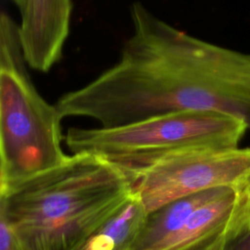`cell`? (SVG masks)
<instances>
[{"instance_id":"6da1fadb","label":"cell","mask_w":250,"mask_h":250,"mask_svg":"<svg viewBox=\"0 0 250 250\" xmlns=\"http://www.w3.org/2000/svg\"><path fill=\"white\" fill-rule=\"evenodd\" d=\"M132 33L116 62L56 105L62 117L115 127L188 110L244 120L250 130V55L197 38L136 1Z\"/></svg>"},{"instance_id":"7a4b0ae2","label":"cell","mask_w":250,"mask_h":250,"mask_svg":"<svg viewBox=\"0 0 250 250\" xmlns=\"http://www.w3.org/2000/svg\"><path fill=\"white\" fill-rule=\"evenodd\" d=\"M134 183V175L114 162L72 153L0 191V218L23 250H73L133 194Z\"/></svg>"},{"instance_id":"3957f363","label":"cell","mask_w":250,"mask_h":250,"mask_svg":"<svg viewBox=\"0 0 250 250\" xmlns=\"http://www.w3.org/2000/svg\"><path fill=\"white\" fill-rule=\"evenodd\" d=\"M19 33V24L0 17V191L63 163L61 121L56 104L35 88Z\"/></svg>"},{"instance_id":"277c9868","label":"cell","mask_w":250,"mask_h":250,"mask_svg":"<svg viewBox=\"0 0 250 250\" xmlns=\"http://www.w3.org/2000/svg\"><path fill=\"white\" fill-rule=\"evenodd\" d=\"M247 123L213 110L157 115L115 127L68 128L64 143L72 153H88L135 174L153 161L184 149L238 147Z\"/></svg>"},{"instance_id":"5b68a950","label":"cell","mask_w":250,"mask_h":250,"mask_svg":"<svg viewBox=\"0 0 250 250\" xmlns=\"http://www.w3.org/2000/svg\"><path fill=\"white\" fill-rule=\"evenodd\" d=\"M249 172L250 147L184 149L138 171L133 192L148 213L193 193L235 186Z\"/></svg>"},{"instance_id":"8992f818","label":"cell","mask_w":250,"mask_h":250,"mask_svg":"<svg viewBox=\"0 0 250 250\" xmlns=\"http://www.w3.org/2000/svg\"><path fill=\"white\" fill-rule=\"evenodd\" d=\"M20 39L29 67L49 71L62 58L68 37L71 0H23Z\"/></svg>"},{"instance_id":"52a82bcc","label":"cell","mask_w":250,"mask_h":250,"mask_svg":"<svg viewBox=\"0 0 250 250\" xmlns=\"http://www.w3.org/2000/svg\"><path fill=\"white\" fill-rule=\"evenodd\" d=\"M219 188L173 200L146 213L129 250H166L190 213Z\"/></svg>"},{"instance_id":"ba28073f","label":"cell","mask_w":250,"mask_h":250,"mask_svg":"<svg viewBox=\"0 0 250 250\" xmlns=\"http://www.w3.org/2000/svg\"><path fill=\"white\" fill-rule=\"evenodd\" d=\"M146 211L133 194L73 250H129Z\"/></svg>"},{"instance_id":"9c48e42d","label":"cell","mask_w":250,"mask_h":250,"mask_svg":"<svg viewBox=\"0 0 250 250\" xmlns=\"http://www.w3.org/2000/svg\"><path fill=\"white\" fill-rule=\"evenodd\" d=\"M235 187L240 197L239 211L225 237L222 250H250V172Z\"/></svg>"},{"instance_id":"30bf717a","label":"cell","mask_w":250,"mask_h":250,"mask_svg":"<svg viewBox=\"0 0 250 250\" xmlns=\"http://www.w3.org/2000/svg\"><path fill=\"white\" fill-rule=\"evenodd\" d=\"M0 250H23L6 221L2 218H0Z\"/></svg>"},{"instance_id":"8fae6325","label":"cell","mask_w":250,"mask_h":250,"mask_svg":"<svg viewBox=\"0 0 250 250\" xmlns=\"http://www.w3.org/2000/svg\"><path fill=\"white\" fill-rule=\"evenodd\" d=\"M224 240H225V238H224L222 241H220L218 244H216V245H215L211 250H222V246H223Z\"/></svg>"},{"instance_id":"7c38bea8","label":"cell","mask_w":250,"mask_h":250,"mask_svg":"<svg viewBox=\"0 0 250 250\" xmlns=\"http://www.w3.org/2000/svg\"><path fill=\"white\" fill-rule=\"evenodd\" d=\"M16 6H18V8L20 9L21 8V4H22V2H23V0H11Z\"/></svg>"}]
</instances>
